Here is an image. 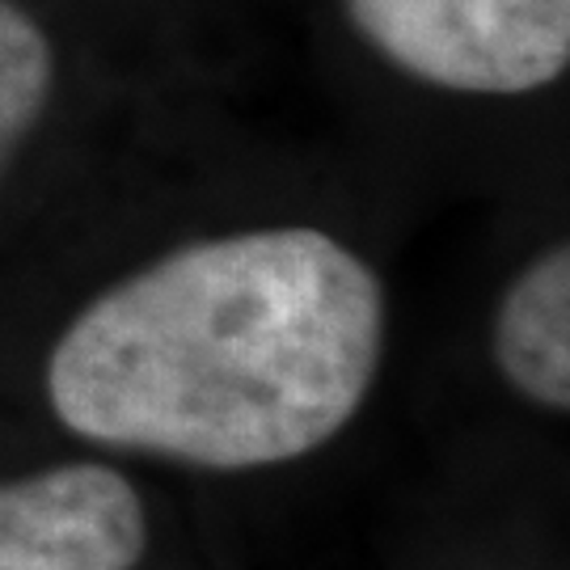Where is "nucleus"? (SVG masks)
<instances>
[{
  "instance_id": "obj_5",
  "label": "nucleus",
  "mask_w": 570,
  "mask_h": 570,
  "mask_svg": "<svg viewBox=\"0 0 570 570\" xmlns=\"http://www.w3.org/2000/svg\"><path fill=\"white\" fill-rule=\"evenodd\" d=\"M51 98V47L21 4L0 0V178Z\"/></svg>"
},
{
  "instance_id": "obj_1",
  "label": "nucleus",
  "mask_w": 570,
  "mask_h": 570,
  "mask_svg": "<svg viewBox=\"0 0 570 570\" xmlns=\"http://www.w3.org/2000/svg\"><path fill=\"white\" fill-rule=\"evenodd\" d=\"M385 296L317 228L186 245L85 308L51 364L77 435L212 469L279 465L351 423L381 364Z\"/></svg>"
},
{
  "instance_id": "obj_2",
  "label": "nucleus",
  "mask_w": 570,
  "mask_h": 570,
  "mask_svg": "<svg viewBox=\"0 0 570 570\" xmlns=\"http://www.w3.org/2000/svg\"><path fill=\"white\" fill-rule=\"evenodd\" d=\"M402 72L456 94H529L570 63V0H346Z\"/></svg>"
},
{
  "instance_id": "obj_3",
  "label": "nucleus",
  "mask_w": 570,
  "mask_h": 570,
  "mask_svg": "<svg viewBox=\"0 0 570 570\" xmlns=\"http://www.w3.org/2000/svg\"><path fill=\"white\" fill-rule=\"evenodd\" d=\"M148 546L140 494L106 465L0 487V570H131Z\"/></svg>"
},
{
  "instance_id": "obj_4",
  "label": "nucleus",
  "mask_w": 570,
  "mask_h": 570,
  "mask_svg": "<svg viewBox=\"0 0 570 570\" xmlns=\"http://www.w3.org/2000/svg\"><path fill=\"white\" fill-rule=\"evenodd\" d=\"M494 355L515 389L553 410L570 406V258L550 249L511 284L494 326Z\"/></svg>"
}]
</instances>
